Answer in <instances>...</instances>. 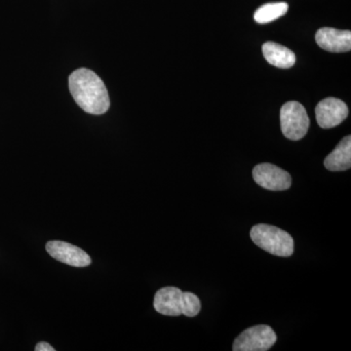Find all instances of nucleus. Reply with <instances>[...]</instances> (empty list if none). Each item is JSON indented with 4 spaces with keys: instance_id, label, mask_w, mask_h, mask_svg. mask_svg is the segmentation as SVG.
Segmentation results:
<instances>
[{
    "instance_id": "nucleus-1",
    "label": "nucleus",
    "mask_w": 351,
    "mask_h": 351,
    "mask_svg": "<svg viewBox=\"0 0 351 351\" xmlns=\"http://www.w3.org/2000/svg\"><path fill=\"white\" fill-rule=\"evenodd\" d=\"M69 91L84 112L100 115L108 112L110 101L103 80L88 69H76L69 78Z\"/></svg>"
},
{
    "instance_id": "nucleus-2",
    "label": "nucleus",
    "mask_w": 351,
    "mask_h": 351,
    "mask_svg": "<svg viewBox=\"0 0 351 351\" xmlns=\"http://www.w3.org/2000/svg\"><path fill=\"white\" fill-rule=\"evenodd\" d=\"M250 237L254 243L271 255L290 257L294 253V239L276 226L265 223L253 226Z\"/></svg>"
},
{
    "instance_id": "nucleus-3",
    "label": "nucleus",
    "mask_w": 351,
    "mask_h": 351,
    "mask_svg": "<svg viewBox=\"0 0 351 351\" xmlns=\"http://www.w3.org/2000/svg\"><path fill=\"white\" fill-rule=\"evenodd\" d=\"M281 130L289 140L299 141L306 135L309 117L306 108L298 101L284 104L280 110Z\"/></svg>"
},
{
    "instance_id": "nucleus-4",
    "label": "nucleus",
    "mask_w": 351,
    "mask_h": 351,
    "mask_svg": "<svg viewBox=\"0 0 351 351\" xmlns=\"http://www.w3.org/2000/svg\"><path fill=\"white\" fill-rule=\"evenodd\" d=\"M276 332L267 325H257L245 330L233 343L234 351H267L276 343Z\"/></svg>"
},
{
    "instance_id": "nucleus-5",
    "label": "nucleus",
    "mask_w": 351,
    "mask_h": 351,
    "mask_svg": "<svg viewBox=\"0 0 351 351\" xmlns=\"http://www.w3.org/2000/svg\"><path fill=\"white\" fill-rule=\"evenodd\" d=\"M253 178L258 186L272 191H286L292 184L290 174L274 164H258L253 169Z\"/></svg>"
},
{
    "instance_id": "nucleus-6",
    "label": "nucleus",
    "mask_w": 351,
    "mask_h": 351,
    "mask_svg": "<svg viewBox=\"0 0 351 351\" xmlns=\"http://www.w3.org/2000/svg\"><path fill=\"white\" fill-rule=\"evenodd\" d=\"M315 115L321 128H334L348 117V108L345 101L339 99L326 98L316 106Z\"/></svg>"
},
{
    "instance_id": "nucleus-7",
    "label": "nucleus",
    "mask_w": 351,
    "mask_h": 351,
    "mask_svg": "<svg viewBox=\"0 0 351 351\" xmlns=\"http://www.w3.org/2000/svg\"><path fill=\"white\" fill-rule=\"evenodd\" d=\"M46 251L55 260L71 267H85L91 265V258L86 252L68 242L49 241L46 244Z\"/></svg>"
},
{
    "instance_id": "nucleus-8",
    "label": "nucleus",
    "mask_w": 351,
    "mask_h": 351,
    "mask_svg": "<svg viewBox=\"0 0 351 351\" xmlns=\"http://www.w3.org/2000/svg\"><path fill=\"white\" fill-rule=\"evenodd\" d=\"M154 309L166 316H180L184 307V292L177 287H164L154 295Z\"/></svg>"
},
{
    "instance_id": "nucleus-9",
    "label": "nucleus",
    "mask_w": 351,
    "mask_h": 351,
    "mask_svg": "<svg viewBox=\"0 0 351 351\" xmlns=\"http://www.w3.org/2000/svg\"><path fill=\"white\" fill-rule=\"evenodd\" d=\"M315 40L322 49L329 52L343 53L351 50L350 31L322 27L316 32Z\"/></svg>"
},
{
    "instance_id": "nucleus-10",
    "label": "nucleus",
    "mask_w": 351,
    "mask_h": 351,
    "mask_svg": "<svg viewBox=\"0 0 351 351\" xmlns=\"http://www.w3.org/2000/svg\"><path fill=\"white\" fill-rule=\"evenodd\" d=\"M263 54L267 63L276 68L290 69L295 63V55L292 50L271 41L263 44Z\"/></svg>"
},
{
    "instance_id": "nucleus-11",
    "label": "nucleus",
    "mask_w": 351,
    "mask_h": 351,
    "mask_svg": "<svg viewBox=\"0 0 351 351\" xmlns=\"http://www.w3.org/2000/svg\"><path fill=\"white\" fill-rule=\"evenodd\" d=\"M324 166L329 171L339 172L346 171L351 167V137L343 138L336 149L325 158Z\"/></svg>"
},
{
    "instance_id": "nucleus-12",
    "label": "nucleus",
    "mask_w": 351,
    "mask_h": 351,
    "mask_svg": "<svg viewBox=\"0 0 351 351\" xmlns=\"http://www.w3.org/2000/svg\"><path fill=\"white\" fill-rule=\"evenodd\" d=\"M288 11V4L285 2L267 3L261 6L254 14V19L258 24H267L285 15Z\"/></svg>"
},
{
    "instance_id": "nucleus-13",
    "label": "nucleus",
    "mask_w": 351,
    "mask_h": 351,
    "mask_svg": "<svg viewBox=\"0 0 351 351\" xmlns=\"http://www.w3.org/2000/svg\"><path fill=\"white\" fill-rule=\"evenodd\" d=\"M201 311V302L197 295L191 292H184V307L182 315L186 317H195Z\"/></svg>"
},
{
    "instance_id": "nucleus-14",
    "label": "nucleus",
    "mask_w": 351,
    "mask_h": 351,
    "mask_svg": "<svg viewBox=\"0 0 351 351\" xmlns=\"http://www.w3.org/2000/svg\"><path fill=\"white\" fill-rule=\"evenodd\" d=\"M36 351H55V348H52L49 345V343H45V341H41V343H38L36 345V348H34Z\"/></svg>"
}]
</instances>
